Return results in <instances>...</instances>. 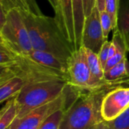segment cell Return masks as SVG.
Wrapping results in <instances>:
<instances>
[{"label":"cell","instance_id":"obj_26","mask_svg":"<svg viewBox=\"0 0 129 129\" xmlns=\"http://www.w3.org/2000/svg\"><path fill=\"white\" fill-rule=\"evenodd\" d=\"M91 129H111V128H110V127L109 126L108 123H107V122L104 121V122H101V123H99V124L96 125L95 126L92 127Z\"/></svg>","mask_w":129,"mask_h":129},{"label":"cell","instance_id":"obj_3","mask_svg":"<svg viewBox=\"0 0 129 129\" xmlns=\"http://www.w3.org/2000/svg\"><path fill=\"white\" fill-rule=\"evenodd\" d=\"M67 84L65 81H48L24 86L15 98L18 111L17 119L58 98Z\"/></svg>","mask_w":129,"mask_h":129},{"label":"cell","instance_id":"obj_6","mask_svg":"<svg viewBox=\"0 0 129 129\" xmlns=\"http://www.w3.org/2000/svg\"><path fill=\"white\" fill-rule=\"evenodd\" d=\"M82 91L69 83L63 92L54 101L38 107L26 114L20 119H17L8 129H39L43 122L56 111L68 108L80 95Z\"/></svg>","mask_w":129,"mask_h":129},{"label":"cell","instance_id":"obj_13","mask_svg":"<svg viewBox=\"0 0 129 129\" xmlns=\"http://www.w3.org/2000/svg\"><path fill=\"white\" fill-rule=\"evenodd\" d=\"M16 96L6 101V104L0 112V129H8L17 117L18 111L16 104Z\"/></svg>","mask_w":129,"mask_h":129},{"label":"cell","instance_id":"obj_24","mask_svg":"<svg viewBox=\"0 0 129 129\" xmlns=\"http://www.w3.org/2000/svg\"><path fill=\"white\" fill-rule=\"evenodd\" d=\"M26 4L28 5V7L29 8V11L36 14V15H42L43 14L42 13L40 8L38 6V4L36 2V0H25Z\"/></svg>","mask_w":129,"mask_h":129},{"label":"cell","instance_id":"obj_15","mask_svg":"<svg viewBox=\"0 0 129 129\" xmlns=\"http://www.w3.org/2000/svg\"><path fill=\"white\" fill-rule=\"evenodd\" d=\"M125 2L119 7L118 26L129 52V0H125Z\"/></svg>","mask_w":129,"mask_h":129},{"label":"cell","instance_id":"obj_2","mask_svg":"<svg viewBox=\"0 0 129 129\" xmlns=\"http://www.w3.org/2000/svg\"><path fill=\"white\" fill-rule=\"evenodd\" d=\"M107 88L94 91H82L77 99L65 110L60 129H91L104 122L101 103Z\"/></svg>","mask_w":129,"mask_h":129},{"label":"cell","instance_id":"obj_1","mask_svg":"<svg viewBox=\"0 0 129 129\" xmlns=\"http://www.w3.org/2000/svg\"><path fill=\"white\" fill-rule=\"evenodd\" d=\"M28 29L33 49L49 52L67 63L74 50L64 37L54 17L20 11Z\"/></svg>","mask_w":129,"mask_h":129},{"label":"cell","instance_id":"obj_12","mask_svg":"<svg viewBox=\"0 0 129 129\" xmlns=\"http://www.w3.org/2000/svg\"><path fill=\"white\" fill-rule=\"evenodd\" d=\"M25 85L24 82L18 77H14L0 85V102L3 103L17 96Z\"/></svg>","mask_w":129,"mask_h":129},{"label":"cell","instance_id":"obj_11","mask_svg":"<svg viewBox=\"0 0 129 129\" xmlns=\"http://www.w3.org/2000/svg\"><path fill=\"white\" fill-rule=\"evenodd\" d=\"M74 31H75V51L79 50L82 46V32L85 20V14L84 9L83 0H72Z\"/></svg>","mask_w":129,"mask_h":129},{"label":"cell","instance_id":"obj_16","mask_svg":"<svg viewBox=\"0 0 129 129\" xmlns=\"http://www.w3.org/2000/svg\"><path fill=\"white\" fill-rule=\"evenodd\" d=\"M86 48L88 63V67H89V69L91 70L92 76L97 80L101 82H107L104 79V70L99 59L98 54L87 48Z\"/></svg>","mask_w":129,"mask_h":129},{"label":"cell","instance_id":"obj_8","mask_svg":"<svg viewBox=\"0 0 129 129\" xmlns=\"http://www.w3.org/2000/svg\"><path fill=\"white\" fill-rule=\"evenodd\" d=\"M107 40L101 23V12L95 6L91 14L85 18L82 44V46L98 54Z\"/></svg>","mask_w":129,"mask_h":129},{"label":"cell","instance_id":"obj_20","mask_svg":"<svg viewBox=\"0 0 129 129\" xmlns=\"http://www.w3.org/2000/svg\"><path fill=\"white\" fill-rule=\"evenodd\" d=\"M107 122L111 129H129V108L114 120Z\"/></svg>","mask_w":129,"mask_h":129},{"label":"cell","instance_id":"obj_5","mask_svg":"<svg viewBox=\"0 0 129 129\" xmlns=\"http://www.w3.org/2000/svg\"><path fill=\"white\" fill-rule=\"evenodd\" d=\"M0 45L19 54H27L33 50L28 29L19 9L14 8L7 13L0 27Z\"/></svg>","mask_w":129,"mask_h":129},{"label":"cell","instance_id":"obj_14","mask_svg":"<svg viewBox=\"0 0 129 129\" xmlns=\"http://www.w3.org/2000/svg\"><path fill=\"white\" fill-rule=\"evenodd\" d=\"M104 79L107 82H116L129 79V61L125 57L121 62L104 72Z\"/></svg>","mask_w":129,"mask_h":129},{"label":"cell","instance_id":"obj_27","mask_svg":"<svg viewBox=\"0 0 129 129\" xmlns=\"http://www.w3.org/2000/svg\"><path fill=\"white\" fill-rule=\"evenodd\" d=\"M49 2V3L51 4V5L53 7L54 10L55 9V8L57 7V0H48Z\"/></svg>","mask_w":129,"mask_h":129},{"label":"cell","instance_id":"obj_23","mask_svg":"<svg viewBox=\"0 0 129 129\" xmlns=\"http://www.w3.org/2000/svg\"><path fill=\"white\" fill-rule=\"evenodd\" d=\"M83 3H84L85 14L86 18L91 14L94 8L96 6V0H83Z\"/></svg>","mask_w":129,"mask_h":129},{"label":"cell","instance_id":"obj_25","mask_svg":"<svg viewBox=\"0 0 129 129\" xmlns=\"http://www.w3.org/2000/svg\"><path fill=\"white\" fill-rule=\"evenodd\" d=\"M106 0H96V7L101 13L105 11Z\"/></svg>","mask_w":129,"mask_h":129},{"label":"cell","instance_id":"obj_18","mask_svg":"<svg viewBox=\"0 0 129 129\" xmlns=\"http://www.w3.org/2000/svg\"><path fill=\"white\" fill-rule=\"evenodd\" d=\"M0 8L1 11L5 14L14 8H17L20 11H29L25 0H0Z\"/></svg>","mask_w":129,"mask_h":129},{"label":"cell","instance_id":"obj_19","mask_svg":"<svg viewBox=\"0 0 129 129\" xmlns=\"http://www.w3.org/2000/svg\"><path fill=\"white\" fill-rule=\"evenodd\" d=\"M120 0H106L105 11L111 17L113 29L119 25V10Z\"/></svg>","mask_w":129,"mask_h":129},{"label":"cell","instance_id":"obj_9","mask_svg":"<svg viewBox=\"0 0 129 129\" xmlns=\"http://www.w3.org/2000/svg\"><path fill=\"white\" fill-rule=\"evenodd\" d=\"M54 12V18L62 33L71 44L75 51V31L72 0H57Z\"/></svg>","mask_w":129,"mask_h":129},{"label":"cell","instance_id":"obj_10","mask_svg":"<svg viewBox=\"0 0 129 129\" xmlns=\"http://www.w3.org/2000/svg\"><path fill=\"white\" fill-rule=\"evenodd\" d=\"M36 62L67 75V63L49 52L33 49L27 54Z\"/></svg>","mask_w":129,"mask_h":129},{"label":"cell","instance_id":"obj_7","mask_svg":"<svg viewBox=\"0 0 129 129\" xmlns=\"http://www.w3.org/2000/svg\"><path fill=\"white\" fill-rule=\"evenodd\" d=\"M129 108V86H118L104 95L101 103V116L105 122L119 117Z\"/></svg>","mask_w":129,"mask_h":129},{"label":"cell","instance_id":"obj_17","mask_svg":"<svg viewBox=\"0 0 129 129\" xmlns=\"http://www.w3.org/2000/svg\"><path fill=\"white\" fill-rule=\"evenodd\" d=\"M67 108L60 109L52 113L41 125L39 129H60L65 110Z\"/></svg>","mask_w":129,"mask_h":129},{"label":"cell","instance_id":"obj_4","mask_svg":"<svg viewBox=\"0 0 129 129\" xmlns=\"http://www.w3.org/2000/svg\"><path fill=\"white\" fill-rule=\"evenodd\" d=\"M10 53L11 60L9 63L0 67L8 69L14 77L21 79L26 85L48 81H65L68 82L67 75L43 66L26 54H19L11 51Z\"/></svg>","mask_w":129,"mask_h":129},{"label":"cell","instance_id":"obj_22","mask_svg":"<svg viewBox=\"0 0 129 129\" xmlns=\"http://www.w3.org/2000/svg\"><path fill=\"white\" fill-rule=\"evenodd\" d=\"M110 45H111V41L110 42V41L107 40L98 54L99 59H100V60L102 63V66L104 67H104L109 59V52H110Z\"/></svg>","mask_w":129,"mask_h":129},{"label":"cell","instance_id":"obj_21","mask_svg":"<svg viewBox=\"0 0 129 129\" xmlns=\"http://www.w3.org/2000/svg\"><path fill=\"white\" fill-rule=\"evenodd\" d=\"M101 23L104 35L105 38L107 39L109 33H110L111 30L113 29V27L111 17H110V15L106 11L101 13Z\"/></svg>","mask_w":129,"mask_h":129}]
</instances>
